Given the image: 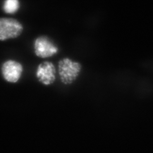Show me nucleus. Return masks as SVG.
<instances>
[{
  "mask_svg": "<svg viewBox=\"0 0 153 153\" xmlns=\"http://www.w3.org/2000/svg\"><path fill=\"white\" fill-rule=\"evenodd\" d=\"M24 27L21 22L13 18H0V41L5 42L19 37Z\"/></svg>",
  "mask_w": 153,
  "mask_h": 153,
  "instance_id": "f03ea898",
  "label": "nucleus"
},
{
  "mask_svg": "<svg viewBox=\"0 0 153 153\" xmlns=\"http://www.w3.org/2000/svg\"><path fill=\"white\" fill-rule=\"evenodd\" d=\"M20 3L19 0H5L3 4V10L6 14H14L19 10Z\"/></svg>",
  "mask_w": 153,
  "mask_h": 153,
  "instance_id": "423d86ee",
  "label": "nucleus"
},
{
  "mask_svg": "<svg viewBox=\"0 0 153 153\" xmlns=\"http://www.w3.org/2000/svg\"><path fill=\"white\" fill-rule=\"evenodd\" d=\"M33 49L35 55L42 59L51 57L59 52V48L53 41L45 35H41L34 40Z\"/></svg>",
  "mask_w": 153,
  "mask_h": 153,
  "instance_id": "7ed1b4c3",
  "label": "nucleus"
},
{
  "mask_svg": "<svg viewBox=\"0 0 153 153\" xmlns=\"http://www.w3.org/2000/svg\"><path fill=\"white\" fill-rule=\"evenodd\" d=\"M35 76L39 82L44 86H49L55 82L56 69L54 64L49 61H44L39 64Z\"/></svg>",
  "mask_w": 153,
  "mask_h": 153,
  "instance_id": "39448f33",
  "label": "nucleus"
},
{
  "mask_svg": "<svg viewBox=\"0 0 153 153\" xmlns=\"http://www.w3.org/2000/svg\"><path fill=\"white\" fill-rule=\"evenodd\" d=\"M24 68L18 61L13 59L5 60L1 66V73L6 82L16 83L22 78Z\"/></svg>",
  "mask_w": 153,
  "mask_h": 153,
  "instance_id": "20e7f679",
  "label": "nucleus"
},
{
  "mask_svg": "<svg viewBox=\"0 0 153 153\" xmlns=\"http://www.w3.org/2000/svg\"><path fill=\"white\" fill-rule=\"evenodd\" d=\"M58 71L61 82L71 85L76 81L82 69V65L78 62L69 58H64L59 61Z\"/></svg>",
  "mask_w": 153,
  "mask_h": 153,
  "instance_id": "f257e3e1",
  "label": "nucleus"
}]
</instances>
